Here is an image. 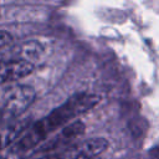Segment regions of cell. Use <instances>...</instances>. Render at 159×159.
I'll use <instances>...</instances> for the list:
<instances>
[{"mask_svg": "<svg viewBox=\"0 0 159 159\" xmlns=\"http://www.w3.org/2000/svg\"><path fill=\"white\" fill-rule=\"evenodd\" d=\"M99 102V97L93 93L81 92L71 96L62 104L52 109L47 116L35 123H30L26 130L15 140L16 148L26 157L36 150L40 143L56 130L70 124L72 119L88 112Z\"/></svg>", "mask_w": 159, "mask_h": 159, "instance_id": "cell-1", "label": "cell"}, {"mask_svg": "<svg viewBox=\"0 0 159 159\" xmlns=\"http://www.w3.org/2000/svg\"><path fill=\"white\" fill-rule=\"evenodd\" d=\"M35 91L27 84H10L0 89V119L21 116L34 102Z\"/></svg>", "mask_w": 159, "mask_h": 159, "instance_id": "cell-2", "label": "cell"}, {"mask_svg": "<svg viewBox=\"0 0 159 159\" xmlns=\"http://www.w3.org/2000/svg\"><path fill=\"white\" fill-rule=\"evenodd\" d=\"M84 133V124L81 120H73L70 124L65 125L60 129L52 138L46 140L41 147H39L35 153L36 154H48V153H58L67 150L73 147L76 140L81 138Z\"/></svg>", "mask_w": 159, "mask_h": 159, "instance_id": "cell-3", "label": "cell"}, {"mask_svg": "<svg viewBox=\"0 0 159 159\" xmlns=\"http://www.w3.org/2000/svg\"><path fill=\"white\" fill-rule=\"evenodd\" d=\"M34 71L32 62L24 60H0V84L20 80Z\"/></svg>", "mask_w": 159, "mask_h": 159, "instance_id": "cell-4", "label": "cell"}, {"mask_svg": "<svg viewBox=\"0 0 159 159\" xmlns=\"http://www.w3.org/2000/svg\"><path fill=\"white\" fill-rule=\"evenodd\" d=\"M30 125L27 122H19L16 124H12L11 127L0 130V150L9 147L11 143H14Z\"/></svg>", "mask_w": 159, "mask_h": 159, "instance_id": "cell-5", "label": "cell"}, {"mask_svg": "<svg viewBox=\"0 0 159 159\" xmlns=\"http://www.w3.org/2000/svg\"><path fill=\"white\" fill-rule=\"evenodd\" d=\"M25 155L16 148L15 142L11 143L5 149L0 150V159H24Z\"/></svg>", "mask_w": 159, "mask_h": 159, "instance_id": "cell-6", "label": "cell"}, {"mask_svg": "<svg viewBox=\"0 0 159 159\" xmlns=\"http://www.w3.org/2000/svg\"><path fill=\"white\" fill-rule=\"evenodd\" d=\"M68 159H98V158H89L87 157L80 148L78 143H76L73 147L68 149Z\"/></svg>", "mask_w": 159, "mask_h": 159, "instance_id": "cell-7", "label": "cell"}, {"mask_svg": "<svg viewBox=\"0 0 159 159\" xmlns=\"http://www.w3.org/2000/svg\"><path fill=\"white\" fill-rule=\"evenodd\" d=\"M11 40L10 34H7L6 31H0V47H4L5 45H7Z\"/></svg>", "mask_w": 159, "mask_h": 159, "instance_id": "cell-8", "label": "cell"}]
</instances>
